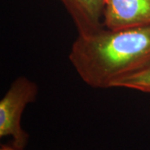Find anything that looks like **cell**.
<instances>
[{
  "label": "cell",
  "instance_id": "obj_1",
  "mask_svg": "<svg viewBox=\"0 0 150 150\" xmlns=\"http://www.w3.org/2000/svg\"><path fill=\"white\" fill-rule=\"evenodd\" d=\"M69 59L87 85L112 88L118 80L150 64V25L79 34Z\"/></svg>",
  "mask_w": 150,
  "mask_h": 150
},
{
  "label": "cell",
  "instance_id": "obj_2",
  "mask_svg": "<svg viewBox=\"0 0 150 150\" xmlns=\"http://www.w3.org/2000/svg\"><path fill=\"white\" fill-rule=\"evenodd\" d=\"M38 94L37 83L25 76L12 82L9 88L0 100V137H12L13 145L23 149L28 134L21 126L24 109L33 103Z\"/></svg>",
  "mask_w": 150,
  "mask_h": 150
},
{
  "label": "cell",
  "instance_id": "obj_3",
  "mask_svg": "<svg viewBox=\"0 0 150 150\" xmlns=\"http://www.w3.org/2000/svg\"><path fill=\"white\" fill-rule=\"evenodd\" d=\"M103 25L108 29L150 25V0H104Z\"/></svg>",
  "mask_w": 150,
  "mask_h": 150
},
{
  "label": "cell",
  "instance_id": "obj_4",
  "mask_svg": "<svg viewBox=\"0 0 150 150\" xmlns=\"http://www.w3.org/2000/svg\"><path fill=\"white\" fill-rule=\"evenodd\" d=\"M74 23L79 35H88L102 30L104 0H61Z\"/></svg>",
  "mask_w": 150,
  "mask_h": 150
},
{
  "label": "cell",
  "instance_id": "obj_5",
  "mask_svg": "<svg viewBox=\"0 0 150 150\" xmlns=\"http://www.w3.org/2000/svg\"><path fill=\"white\" fill-rule=\"evenodd\" d=\"M112 88H128L142 93H150V64L118 80L113 84Z\"/></svg>",
  "mask_w": 150,
  "mask_h": 150
},
{
  "label": "cell",
  "instance_id": "obj_6",
  "mask_svg": "<svg viewBox=\"0 0 150 150\" xmlns=\"http://www.w3.org/2000/svg\"><path fill=\"white\" fill-rule=\"evenodd\" d=\"M0 150H23L20 149H18L16 147H14L13 145H7V144H2Z\"/></svg>",
  "mask_w": 150,
  "mask_h": 150
}]
</instances>
